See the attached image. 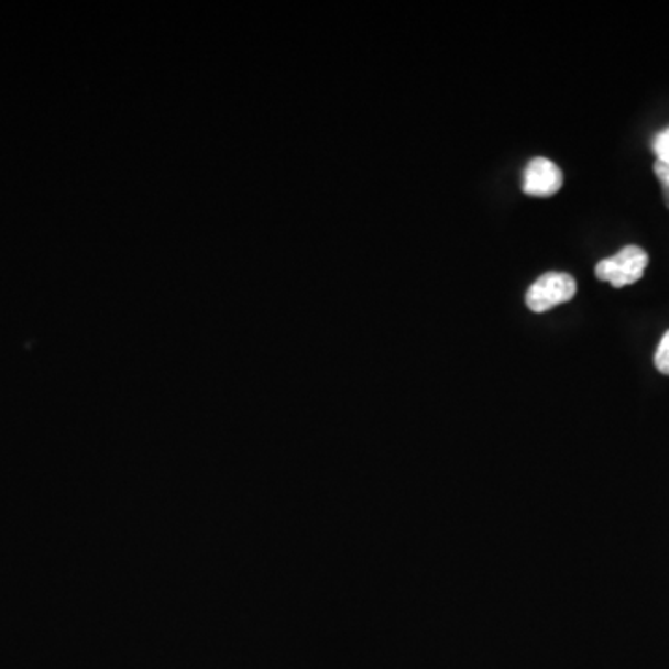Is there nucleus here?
I'll list each match as a JSON object with an SVG mask.
<instances>
[{
	"label": "nucleus",
	"mask_w": 669,
	"mask_h": 669,
	"mask_svg": "<svg viewBox=\"0 0 669 669\" xmlns=\"http://www.w3.org/2000/svg\"><path fill=\"white\" fill-rule=\"evenodd\" d=\"M649 255L639 245H625L614 257L603 259L595 266V275L614 288L628 287L644 277Z\"/></svg>",
	"instance_id": "f257e3e1"
},
{
	"label": "nucleus",
	"mask_w": 669,
	"mask_h": 669,
	"mask_svg": "<svg viewBox=\"0 0 669 669\" xmlns=\"http://www.w3.org/2000/svg\"><path fill=\"white\" fill-rule=\"evenodd\" d=\"M563 186V174L555 162L536 156L528 162L523 174V191L533 198H550Z\"/></svg>",
	"instance_id": "7ed1b4c3"
},
{
	"label": "nucleus",
	"mask_w": 669,
	"mask_h": 669,
	"mask_svg": "<svg viewBox=\"0 0 669 669\" xmlns=\"http://www.w3.org/2000/svg\"><path fill=\"white\" fill-rule=\"evenodd\" d=\"M652 151L657 155V162L668 164L669 166V127L663 129L662 132H658L655 140H652Z\"/></svg>",
	"instance_id": "20e7f679"
},
{
	"label": "nucleus",
	"mask_w": 669,
	"mask_h": 669,
	"mask_svg": "<svg viewBox=\"0 0 669 669\" xmlns=\"http://www.w3.org/2000/svg\"><path fill=\"white\" fill-rule=\"evenodd\" d=\"M655 175H657L658 180H660V185H662L663 201H666V207H668V209H669V166H668V164H662V162H657V164H655Z\"/></svg>",
	"instance_id": "423d86ee"
},
{
	"label": "nucleus",
	"mask_w": 669,
	"mask_h": 669,
	"mask_svg": "<svg viewBox=\"0 0 669 669\" xmlns=\"http://www.w3.org/2000/svg\"><path fill=\"white\" fill-rule=\"evenodd\" d=\"M655 365L658 371L669 376V331L662 337V341L658 344L657 353H655Z\"/></svg>",
	"instance_id": "39448f33"
},
{
	"label": "nucleus",
	"mask_w": 669,
	"mask_h": 669,
	"mask_svg": "<svg viewBox=\"0 0 669 669\" xmlns=\"http://www.w3.org/2000/svg\"><path fill=\"white\" fill-rule=\"evenodd\" d=\"M577 294V282L573 275L562 272H549L539 277L526 290V307L534 312H547L558 305L568 304Z\"/></svg>",
	"instance_id": "f03ea898"
}]
</instances>
